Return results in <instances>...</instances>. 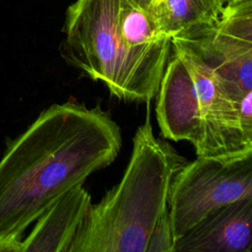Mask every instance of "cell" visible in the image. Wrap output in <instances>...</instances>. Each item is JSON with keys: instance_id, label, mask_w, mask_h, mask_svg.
Instances as JSON below:
<instances>
[{"instance_id": "obj_1", "label": "cell", "mask_w": 252, "mask_h": 252, "mask_svg": "<svg viewBox=\"0 0 252 252\" xmlns=\"http://www.w3.org/2000/svg\"><path fill=\"white\" fill-rule=\"evenodd\" d=\"M122 146L99 105L67 101L42 110L0 158V234L24 232L57 199L109 165Z\"/></svg>"}, {"instance_id": "obj_2", "label": "cell", "mask_w": 252, "mask_h": 252, "mask_svg": "<svg viewBox=\"0 0 252 252\" xmlns=\"http://www.w3.org/2000/svg\"><path fill=\"white\" fill-rule=\"evenodd\" d=\"M146 103L122 178L92 204L69 252H147L154 228L168 213L174 179L188 160L155 135L151 101Z\"/></svg>"}, {"instance_id": "obj_3", "label": "cell", "mask_w": 252, "mask_h": 252, "mask_svg": "<svg viewBox=\"0 0 252 252\" xmlns=\"http://www.w3.org/2000/svg\"><path fill=\"white\" fill-rule=\"evenodd\" d=\"M156 97L162 137L190 142L197 157L252 149L241 127L238 101L221 78L178 38H171Z\"/></svg>"}, {"instance_id": "obj_4", "label": "cell", "mask_w": 252, "mask_h": 252, "mask_svg": "<svg viewBox=\"0 0 252 252\" xmlns=\"http://www.w3.org/2000/svg\"><path fill=\"white\" fill-rule=\"evenodd\" d=\"M120 0H76L65 16L62 57L122 100L151 101L169 54L130 47L118 25Z\"/></svg>"}, {"instance_id": "obj_5", "label": "cell", "mask_w": 252, "mask_h": 252, "mask_svg": "<svg viewBox=\"0 0 252 252\" xmlns=\"http://www.w3.org/2000/svg\"><path fill=\"white\" fill-rule=\"evenodd\" d=\"M249 198L252 149L188 161L177 173L168 200L174 242L217 209Z\"/></svg>"}, {"instance_id": "obj_6", "label": "cell", "mask_w": 252, "mask_h": 252, "mask_svg": "<svg viewBox=\"0 0 252 252\" xmlns=\"http://www.w3.org/2000/svg\"><path fill=\"white\" fill-rule=\"evenodd\" d=\"M173 37L221 78L236 101L252 92V0L227 4L215 22Z\"/></svg>"}, {"instance_id": "obj_7", "label": "cell", "mask_w": 252, "mask_h": 252, "mask_svg": "<svg viewBox=\"0 0 252 252\" xmlns=\"http://www.w3.org/2000/svg\"><path fill=\"white\" fill-rule=\"evenodd\" d=\"M252 198L224 205L179 237L173 252H251Z\"/></svg>"}, {"instance_id": "obj_8", "label": "cell", "mask_w": 252, "mask_h": 252, "mask_svg": "<svg viewBox=\"0 0 252 252\" xmlns=\"http://www.w3.org/2000/svg\"><path fill=\"white\" fill-rule=\"evenodd\" d=\"M92 204L83 185L67 191L32 223L30 233L23 237V252H69Z\"/></svg>"}, {"instance_id": "obj_9", "label": "cell", "mask_w": 252, "mask_h": 252, "mask_svg": "<svg viewBox=\"0 0 252 252\" xmlns=\"http://www.w3.org/2000/svg\"><path fill=\"white\" fill-rule=\"evenodd\" d=\"M224 7V0H157L153 17L160 32L171 38L194 27L215 22Z\"/></svg>"}, {"instance_id": "obj_10", "label": "cell", "mask_w": 252, "mask_h": 252, "mask_svg": "<svg viewBox=\"0 0 252 252\" xmlns=\"http://www.w3.org/2000/svg\"><path fill=\"white\" fill-rule=\"evenodd\" d=\"M174 238L168 213L160 219L154 228L147 247V252H173Z\"/></svg>"}, {"instance_id": "obj_11", "label": "cell", "mask_w": 252, "mask_h": 252, "mask_svg": "<svg viewBox=\"0 0 252 252\" xmlns=\"http://www.w3.org/2000/svg\"><path fill=\"white\" fill-rule=\"evenodd\" d=\"M238 112L245 136L252 140V92L246 94L238 101Z\"/></svg>"}, {"instance_id": "obj_12", "label": "cell", "mask_w": 252, "mask_h": 252, "mask_svg": "<svg viewBox=\"0 0 252 252\" xmlns=\"http://www.w3.org/2000/svg\"><path fill=\"white\" fill-rule=\"evenodd\" d=\"M23 237L0 234V252H23Z\"/></svg>"}, {"instance_id": "obj_13", "label": "cell", "mask_w": 252, "mask_h": 252, "mask_svg": "<svg viewBox=\"0 0 252 252\" xmlns=\"http://www.w3.org/2000/svg\"><path fill=\"white\" fill-rule=\"evenodd\" d=\"M129 1L134 5H136L137 7L150 13L153 16V10L157 0H129Z\"/></svg>"}, {"instance_id": "obj_14", "label": "cell", "mask_w": 252, "mask_h": 252, "mask_svg": "<svg viewBox=\"0 0 252 252\" xmlns=\"http://www.w3.org/2000/svg\"><path fill=\"white\" fill-rule=\"evenodd\" d=\"M240 1H243V0H224V3H225V5H227V4H232V3H236V2H240Z\"/></svg>"}]
</instances>
